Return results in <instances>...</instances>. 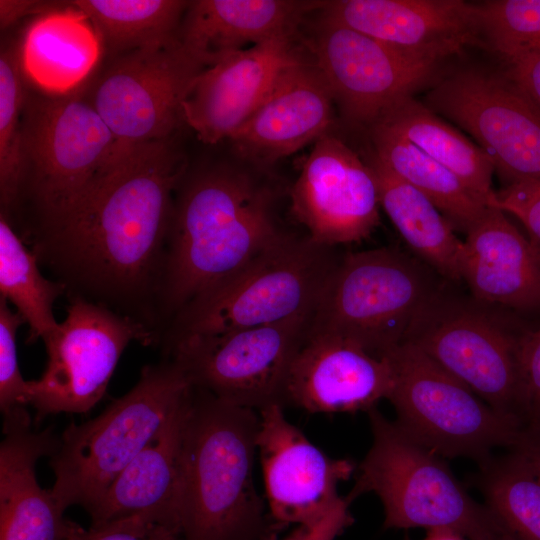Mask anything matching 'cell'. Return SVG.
<instances>
[{
	"mask_svg": "<svg viewBox=\"0 0 540 540\" xmlns=\"http://www.w3.org/2000/svg\"><path fill=\"white\" fill-rule=\"evenodd\" d=\"M185 163L167 141L124 146L93 188L39 245L93 293L128 300L160 287Z\"/></svg>",
	"mask_w": 540,
	"mask_h": 540,
	"instance_id": "obj_1",
	"label": "cell"
},
{
	"mask_svg": "<svg viewBox=\"0 0 540 540\" xmlns=\"http://www.w3.org/2000/svg\"><path fill=\"white\" fill-rule=\"evenodd\" d=\"M259 412L191 386L180 447L184 540H276L283 530L254 483Z\"/></svg>",
	"mask_w": 540,
	"mask_h": 540,
	"instance_id": "obj_2",
	"label": "cell"
},
{
	"mask_svg": "<svg viewBox=\"0 0 540 540\" xmlns=\"http://www.w3.org/2000/svg\"><path fill=\"white\" fill-rule=\"evenodd\" d=\"M270 190L236 167H217L185 184L173 210L160 292L180 311L284 237Z\"/></svg>",
	"mask_w": 540,
	"mask_h": 540,
	"instance_id": "obj_3",
	"label": "cell"
},
{
	"mask_svg": "<svg viewBox=\"0 0 540 540\" xmlns=\"http://www.w3.org/2000/svg\"><path fill=\"white\" fill-rule=\"evenodd\" d=\"M190 382L172 361L142 369L136 385L100 415L71 423L50 456L51 491L66 510L87 512L119 473L160 433L184 401Z\"/></svg>",
	"mask_w": 540,
	"mask_h": 540,
	"instance_id": "obj_4",
	"label": "cell"
},
{
	"mask_svg": "<svg viewBox=\"0 0 540 540\" xmlns=\"http://www.w3.org/2000/svg\"><path fill=\"white\" fill-rule=\"evenodd\" d=\"M372 445L347 495L375 493L386 529H451L467 540H492L503 525L476 502L438 454L418 444L376 407L368 412Z\"/></svg>",
	"mask_w": 540,
	"mask_h": 540,
	"instance_id": "obj_5",
	"label": "cell"
},
{
	"mask_svg": "<svg viewBox=\"0 0 540 540\" xmlns=\"http://www.w3.org/2000/svg\"><path fill=\"white\" fill-rule=\"evenodd\" d=\"M445 281L396 248L350 252L330 272L307 335L335 336L382 358Z\"/></svg>",
	"mask_w": 540,
	"mask_h": 540,
	"instance_id": "obj_6",
	"label": "cell"
},
{
	"mask_svg": "<svg viewBox=\"0 0 540 540\" xmlns=\"http://www.w3.org/2000/svg\"><path fill=\"white\" fill-rule=\"evenodd\" d=\"M447 282L419 312L403 342L418 348L494 410L520 422L519 354L531 328L502 308L449 290Z\"/></svg>",
	"mask_w": 540,
	"mask_h": 540,
	"instance_id": "obj_7",
	"label": "cell"
},
{
	"mask_svg": "<svg viewBox=\"0 0 540 540\" xmlns=\"http://www.w3.org/2000/svg\"><path fill=\"white\" fill-rule=\"evenodd\" d=\"M385 357L392 387L387 397L395 423L441 457H464L479 466L497 447L512 449L522 424L490 407L426 354L403 342Z\"/></svg>",
	"mask_w": 540,
	"mask_h": 540,
	"instance_id": "obj_8",
	"label": "cell"
},
{
	"mask_svg": "<svg viewBox=\"0 0 540 540\" xmlns=\"http://www.w3.org/2000/svg\"><path fill=\"white\" fill-rule=\"evenodd\" d=\"M336 262L331 247L285 234L239 272L182 308L173 340L312 314Z\"/></svg>",
	"mask_w": 540,
	"mask_h": 540,
	"instance_id": "obj_9",
	"label": "cell"
},
{
	"mask_svg": "<svg viewBox=\"0 0 540 540\" xmlns=\"http://www.w3.org/2000/svg\"><path fill=\"white\" fill-rule=\"evenodd\" d=\"M23 146L47 217L60 223L107 171L123 146L89 100L67 94L30 100Z\"/></svg>",
	"mask_w": 540,
	"mask_h": 540,
	"instance_id": "obj_10",
	"label": "cell"
},
{
	"mask_svg": "<svg viewBox=\"0 0 540 540\" xmlns=\"http://www.w3.org/2000/svg\"><path fill=\"white\" fill-rule=\"evenodd\" d=\"M312 314L276 323L177 338L172 361L190 384L228 403L260 411L285 407L291 364L304 343Z\"/></svg>",
	"mask_w": 540,
	"mask_h": 540,
	"instance_id": "obj_11",
	"label": "cell"
},
{
	"mask_svg": "<svg viewBox=\"0 0 540 540\" xmlns=\"http://www.w3.org/2000/svg\"><path fill=\"white\" fill-rule=\"evenodd\" d=\"M132 341L149 345L154 334L130 316L76 296L65 319L43 340L48 355L45 371L28 381L27 405L35 409L37 420L93 408Z\"/></svg>",
	"mask_w": 540,
	"mask_h": 540,
	"instance_id": "obj_12",
	"label": "cell"
},
{
	"mask_svg": "<svg viewBox=\"0 0 540 540\" xmlns=\"http://www.w3.org/2000/svg\"><path fill=\"white\" fill-rule=\"evenodd\" d=\"M424 104L471 134L505 185L540 181V109L505 70L457 69L435 82Z\"/></svg>",
	"mask_w": 540,
	"mask_h": 540,
	"instance_id": "obj_13",
	"label": "cell"
},
{
	"mask_svg": "<svg viewBox=\"0 0 540 540\" xmlns=\"http://www.w3.org/2000/svg\"><path fill=\"white\" fill-rule=\"evenodd\" d=\"M204 69L174 35L122 53L89 101L122 145L167 140L184 123L183 100Z\"/></svg>",
	"mask_w": 540,
	"mask_h": 540,
	"instance_id": "obj_14",
	"label": "cell"
},
{
	"mask_svg": "<svg viewBox=\"0 0 540 540\" xmlns=\"http://www.w3.org/2000/svg\"><path fill=\"white\" fill-rule=\"evenodd\" d=\"M311 51L342 114L367 127L430 83L441 63L409 55L323 15Z\"/></svg>",
	"mask_w": 540,
	"mask_h": 540,
	"instance_id": "obj_15",
	"label": "cell"
},
{
	"mask_svg": "<svg viewBox=\"0 0 540 540\" xmlns=\"http://www.w3.org/2000/svg\"><path fill=\"white\" fill-rule=\"evenodd\" d=\"M291 212L309 238L327 247L366 239L379 225V196L368 165L326 133L303 162L290 193Z\"/></svg>",
	"mask_w": 540,
	"mask_h": 540,
	"instance_id": "obj_16",
	"label": "cell"
},
{
	"mask_svg": "<svg viewBox=\"0 0 540 540\" xmlns=\"http://www.w3.org/2000/svg\"><path fill=\"white\" fill-rule=\"evenodd\" d=\"M258 412L257 452L272 518L282 529L317 522L340 499L337 486L351 476L353 462L323 453L287 420L284 407Z\"/></svg>",
	"mask_w": 540,
	"mask_h": 540,
	"instance_id": "obj_17",
	"label": "cell"
},
{
	"mask_svg": "<svg viewBox=\"0 0 540 540\" xmlns=\"http://www.w3.org/2000/svg\"><path fill=\"white\" fill-rule=\"evenodd\" d=\"M302 57L291 36H279L202 70L183 100V120L199 140L230 139L258 108L280 75Z\"/></svg>",
	"mask_w": 540,
	"mask_h": 540,
	"instance_id": "obj_18",
	"label": "cell"
},
{
	"mask_svg": "<svg viewBox=\"0 0 540 540\" xmlns=\"http://www.w3.org/2000/svg\"><path fill=\"white\" fill-rule=\"evenodd\" d=\"M322 15L409 55L442 62L481 44L477 4L462 0H335Z\"/></svg>",
	"mask_w": 540,
	"mask_h": 540,
	"instance_id": "obj_19",
	"label": "cell"
},
{
	"mask_svg": "<svg viewBox=\"0 0 540 540\" xmlns=\"http://www.w3.org/2000/svg\"><path fill=\"white\" fill-rule=\"evenodd\" d=\"M391 387L385 357L335 336L307 335L291 364L284 402L310 413L368 412Z\"/></svg>",
	"mask_w": 540,
	"mask_h": 540,
	"instance_id": "obj_20",
	"label": "cell"
},
{
	"mask_svg": "<svg viewBox=\"0 0 540 540\" xmlns=\"http://www.w3.org/2000/svg\"><path fill=\"white\" fill-rule=\"evenodd\" d=\"M334 100L313 61L289 66L229 139L242 158L270 165L328 133Z\"/></svg>",
	"mask_w": 540,
	"mask_h": 540,
	"instance_id": "obj_21",
	"label": "cell"
},
{
	"mask_svg": "<svg viewBox=\"0 0 540 540\" xmlns=\"http://www.w3.org/2000/svg\"><path fill=\"white\" fill-rule=\"evenodd\" d=\"M0 445V540H68L71 521L51 489L36 478V463L58 444L52 428L31 429L25 407L3 417Z\"/></svg>",
	"mask_w": 540,
	"mask_h": 540,
	"instance_id": "obj_22",
	"label": "cell"
},
{
	"mask_svg": "<svg viewBox=\"0 0 540 540\" xmlns=\"http://www.w3.org/2000/svg\"><path fill=\"white\" fill-rule=\"evenodd\" d=\"M459 272L481 303L515 311L540 309V255L497 208L487 207L466 233Z\"/></svg>",
	"mask_w": 540,
	"mask_h": 540,
	"instance_id": "obj_23",
	"label": "cell"
},
{
	"mask_svg": "<svg viewBox=\"0 0 540 540\" xmlns=\"http://www.w3.org/2000/svg\"><path fill=\"white\" fill-rule=\"evenodd\" d=\"M320 1L198 0L190 2L178 37L205 68L275 37L292 36Z\"/></svg>",
	"mask_w": 540,
	"mask_h": 540,
	"instance_id": "obj_24",
	"label": "cell"
},
{
	"mask_svg": "<svg viewBox=\"0 0 540 540\" xmlns=\"http://www.w3.org/2000/svg\"><path fill=\"white\" fill-rule=\"evenodd\" d=\"M186 397L160 433L119 473L88 511L91 525L140 515L157 519L181 533L180 447Z\"/></svg>",
	"mask_w": 540,
	"mask_h": 540,
	"instance_id": "obj_25",
	"label": "cell"
},
{
	"mask_svg": "<svg viewBox=\"0 0 540 540\" xmlns=\"http://www.w3.org/2000/svg\"><path fill=\"white\" fill-rule=\"evenodd\" d=\"M102 47L88 17L69 4L39 14L27 27L18 55L22 72L32 83L63 96L89 76Z\"/></svg>",
	"mask_w": 540,
	"mask_h": 540,
	"instance_id": "obj_26",
	"label": "cell"
},
{
	"mask_svg": "<svg viewBox=\"0 0 540 540\" xmlns=\"http://www.w3.org/2000/svg\"><path fill=\"white\" fill-rule=\"evenodd\" d=\"M378 189L379 203L415 254L449 282L461 281L463 241L439 209L419 190L397 176L374 154L367 162Z\"/></svg>",
	"mask_w": 540,
	"mask_h": 540,
	"instance_id": "obj_27",
	"label": "cell"
},
{
	"mask_svg": "<svg viewBox=\"0 0 540 540\" xmlns=\"http://www.w3.org/2000/svg\"><path fill=\"white\" fill-rule=\"evenodd\" d=\"M374 123L387 127L446 167L488 207L495 192L491 186L495 172L492 159L424 103L413 96L404 97Z\"/></svg>",
	"mask_w": 540,
	"mask_h": 540,
	"instance_id": "obj_28",
	"label": "cell"
},
{
	"mask_svg": "<svg viewBox=\"0 0 540 540\" xmlns=\"http://www.w3.org/2000/svg\"><path fill=\"white\" fill-rule=\"evenodd\" d=\"M373 154L397 176L424 194L453 228L465 233L487 206L446 167L387 127H368Z\"/></svg>",
	"mask_w": 540,
	"mask_h": 540,
	"instance_id": "obj_29",
	"label": "cell"
},
{
	"mask_svg": "<svg viewBox=\"0 0 540 540\" xmlns=\"http://www.w3.org/2000/svg\"><path fill=\"white\" fill-rule=\"evenodd\" d=\"M66 284L41 274L37 255L31 253L6 216L0 217V292L29 326V341H42L58 326L53 313Z\"/></svg>",
	"mask_w": 540,
	"mask_h": 540,
	"instance_id": "obj_30",
	"label": "cell"
},
{
	"mask_svg": "<svg viewBox=\"0 0 540 540\" xmlns=\"http://www.w3.org/2000/svg\"><path fill=\"white\" fill-rule=\"evenodd\" d=\"M190 2L179 0H76L111 51L125 53L175 35Z\"/></svg>",
	"mask_w": 540,
	"mask_h": 540,
	"instance_id": "obj_31",
	"label": "cell"
},
{
	"mask_svg": "<svg viewBox=\"0 0 540 540\" xmlns=\"http://www.w3.org/2000/svg\"><path fill=\"white\" fill-rule=\"evenodd\" d=\"M479 468L477 486L499 522L516 540H540V473L514 450Z\"/></svg>",
	"mask_w": 540,
	"mask_h": 540,
	"instance_id": "obj_32",
	"label": "cell"
},
{
	"mask_svg": "<svg viewBox=\"0 0 540 540\" xmlns=\"http://www.w3.org/2000/svg\"><path fill=\"white\" fill-rule=\"evenodd\" d=\"M19 55L14 47L0 55V195L3 206L17 197L25 166L23 125L24 90Z\"/></svg>",
	"mask_w": 540,
	"mask_h": 540,
	"instance_id": "obj_33",
	"label": "cell"
},
{
	"mask_svg": "<svg viewBox=\"0 0 540 540\" xmlns=\"http://www.w3.org/2000/svg\"><path fill=\"white\" fill-rule=\"evenodd\" d=\"M476 4L481 44L504 63L540 48V0H490Z\"/></svg>",
	"mask_w": 540,
	"mask_h": 540,
	"instance_id": "obj_34",
	"label": "cell"
},
{
	"mask_svg": "<svg viewBox=\"0 0 540 540\" xmlns=\"http://www.w3.org/2000/svg\"><path fill=\"white\" fill-rule=\"evenodd\" d=\"M8 301L0 297V409L3 417L27 405L28 381L21 374L17 358L16 334L24 324Z\"/></svg>",
	"mask_w": 540,
	"mask_h": 540,
	"instance_id": "obj_35",
	"label": "cell"
},
{
	"mask_svg": "<svg viewBox=\"0 0 540 540\" xmlns=\"http://www.w3.org/2000/svg\"><path fill=\"white\" fill-rule=\"evenodd\" d=\"M68 540H184L175 528L151 517L130 516L83 528L71 521Z\"/></svg>",
	"mask_w": 540,
	"mask_h": 540,
	"instance_id": "obj_36",
	"label": "cell"
},
{
	"mask_svg": "<svg viewBox=\"0 0 540 540\" xmlns=\"http://www.w3.org/2000/svg\"><path fill=\"white\" fill-rule=\"evenodd\" d=\"M488 207L516 217L525 227L528 239L540 255V181L524 180L495 191Z\"/></svg>",
	"mask_w": 540,
	"mask_h": 540,
	"instance_id": "obj_37",
	"label": "cell"
},
{
	"mask_svg": "<svg viewBox=\"0 0 540 540\" xmlns=\"http://www.w3.org/2000/svg\"><path fill=\"white\" fill-rule=\"evenodd\" d=\"M517 415L523 426L540 421V326L531 328L521 344Z\"/></svg>",
	"mask_w": 540,
	"mask_h": 540,
	"instance_id": "obj_38",
	"label": "cell"
},
{
	"mask_svg": "<svg viewBox=\"0 0 540 540\" xmlns=\"http://www.w3.org/2000/svg\"><path fill=\"white\" fill-rule=\"evenodd\" d=\"M351 502L348 496L340 497L324 517L310 525L296 526L284 540H335L354 522Z\"/></svg>",
	"mask_w": 540,
	"mask_h": 540,
	"instance_id": "obj_39",
	"label": "cell"
},
{
	"mask_svg": "<svg viewBox=\"0 0 540 540\" xmlns=\"http://www.w3.org/2000/svg\"><path fill=\"white\" fill-rule=\"evenodd\" d=\"M507 74L540 109V48L505 63Z\"/></svg>",
	"mask_w": 540,
	"mask_h": 540,
	"instance_id": "obj_40",
	"label": "cell"
},
{
	"mask_svg": "<svg viewBox=\"0 0 540 540\" xmlns=\"http://www.w3.org/2000/svg\"><path fill=\"white\" fill-rule=\"evenodd\" d=\"M540 473V421L524 425L512 449Z\"/></svg>",
	"mask_w": 540,
	"mask_h": 540,
	"instance_id": "obj_41",
	"label": "cell"
},
{
	"mask_svg": "<svg viewBox=\"0 0 540 540\" xmlns=\"http://www.w3.org/2000/svg\"><path fill=\"white\" fill-rule=\"evenodd\" d=\"M47 11L45 4L40 1L30 0H1L0 1V24L4 29L20 18L31 13H43Z\"/></svg>",
	"mask_w": 540,
	"mask_h": 540,
	"instance_id": "obj_42",
	"label": "cell"
},
{
	"mask_svg": "<svg viewBox=\"0 0 540 540\" xmlns=\"http://www.w3.org/2000/svg\"><path fill=\"white\" fill-rule=\"evenodd\" d=\"M423 540H467L462 534L451 529H431Z\"/></svg>",
	"mask_w": 540,
	"mask_h": 540,
	"instance_id": "obj_43",
	"label": "cell"
},
{
	"mask_svg": "<svg viewBox=\"0 0 540 540\" xmlns=\"http://www.w3.org/2000/svg\"><path fill=\"white\" fill-rule=\"evenodd\" d=\"M492 540H516L505 527Z\"/></svg>",
	"mask_w": 540,
	"mask_h": 540,
	"instance_id": "obj_44",
	"label": "cell"
}]
</instances>
